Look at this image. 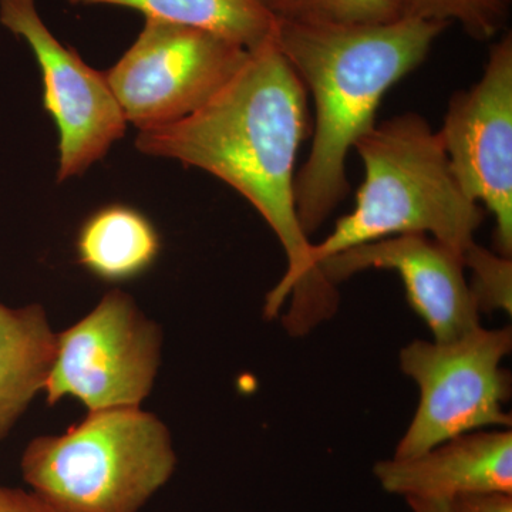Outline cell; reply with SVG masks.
Segmentation results:
<instances>
[{
	"instance_id": "10",
	"label": "cell",
	"mask_w": 512,
	"mask_h": 512,
	"mask_svg": "<svg viewBox=\"0 0 512 512\" xmlns=\"http://www.w3.org/2000/svg\"><path fill=\"white\" fill-rule=\"evenodd\" d=\"M370 268L396 271L407 299L426 322L434 342L461 338L480 325V311L468 285L463 256L424 234H404L367 242L320 262L330 284Z\"/></svg>"
},
{
	"instance_id": "1",
	"label": "cell",
	"mask_w": 512,
	"mask_h": 512,
	"mask_svg": "<svg viewBox=\"0 0 512 512\" xmlns=\"http://www.w3.org/2000/svg\"><path fill=\"white\" fill-rule=\"evenodd\" d=\"M306 134L308 94L272 37L200 110L136 138L140 153L214 175L261 214L288 259L266 295L265 316L274 318L291 299L285 325L295 333L308 332L338 306L336 286L312 272V242L296 212L293 173Z\"/></svg>"
},
{
	"instance_id": "7",
	"label": "cell",
	"mask_w": 512,
	"mask_h": 512,
	"mask_svg": "<svg viewBox=\"0 0 512 512\" xmlns=\"http://www.w3.org/2000/svg\"><path fill=\"white\" fill-rule=\"evenodd\" d=\"M248 55L244 47L204 30L146 19L130 49L104 74L127 124L143 131L200 110Z\"/></svg>"
},
{
	"instance_id": "19",
	"label": "cell",
	"mask_w": 512,
	"mask_h": 512,
	"mask_svg": "<svg viewBox=\"0 0 512 512\" xmlns=\"http://www.w3.org/2000/svg\"><path fill=\"white\" fill-rule=\"evenodd\" d=\"M453 512H512V494H478L451 501Z\"/></svg>"
},
{
	"instance_id": "6",
	"label": "cell",
	"mask_w": 512,
	"mask_h": 512,
	"mask_svg": "<svg viewBox=\"0 0 512 512\" xmlns=\"http://www.w3.org/2000/svg\"><path fill=\"white\" fill-rule=\"evenodd\" d=\"M163 356V330L128 293L113 289L79 322L56 333L46 376L47 404L66 397L89 412L140 407Z\"/></svg>"
},
{
	"instance_id": "20",
	"label": "cell",
	"mask_w": 512,
	"mask_h": 512,
	"mask_svg": "<svg viewBox=\"0 0 512 512\" xmlns=\"http://www.w3.org/2000/svg\"><path fill=\"white\" fill-rule=\"evenodd\" d=\"M413 512H453L450 500H430V498H407Z\"/></svg>"
},
{
	"instance_id": "4",
	"label": "cell",
	"mask_w": 512,
	"mask_h": 512,
	"mask_svg": "<svg viewBox=\"0 0 512 512\" xmlns=\"http://www.w3.org/2000/svg\"><path fill=\"white\" fill-rule=\"evenodd\" d=\"M177 468L170 430L141 407L97 410L30 441L23 480L62 512H140Z\"/></svg>"
},
{
	"instance_id": "16",
	"label": "cell",
	"mask_w": 512,
	"mask_h": 512,
	"mask_svg": "<svg viewBox=\"0 0 512 512\" xmlns=\"http://www.w3.org/2000/svg\"><path fill=\"white\" fill-rule=\"evenodd\" d=\"M278 19L330 25H382L400 18L396 0H269Z\"/></svg>"
},
{
	"instance_id": "3",
	"label": "cell",
	"mask_w": 512,
	"mask_h": 512,
	"mask_svg": "<svg viewBox=\"0 0 512 512\" xmlns=\"http://www.w3.org/2000/svg\"><path fill=\"white\" fill-rule=\"evenodd\" d=\"M365 181L350 214L312 244L313 274L330 256L367 242L424 234L461 256L474 244L483 210L461 190L439 131L416 113L375 124L356 141Z\"/></svg>"
},
{
	"instance_id": "8",
	"label": "cell",
	"mask_w": 512,
	"mask_h": 512,
	"mask_svg": "<svg viewBox=\"0 0 512 512\" xmlns=\"http://www.w3.org/2000/svg\"><path fill=\"white\" fill-rule=\"evenodd\" d=\"M0 23L28 43L42 72L43 106L59 133L57 180L82 175L126 133V117L106 74L53 35L36 0H0Z\"/></svg>"
},
{
	"instance_id": "14",
	"label": "cell",
	"mask_w": 512,
	"mask_h": 512,
	"mask_svg": "<svg viewBox=\"0 0 512 512\" xmlns=\"http://www.w3.org/2000/svg\"><path fill=\"white\" fill-rule=\"evenodd\" d=\"M74 6H116L161 20L200 29L245 50L258 49L274 37L276 16L265 0H67Z\"/></svg>"
},
{
	"instance_id": "13",
	"label": "cell",
	"mask_w": 512,
	"mask_h": 512,
	"mask_svg": "<svg viewBox=\"0 0 512 512\" xmlns=\"http://www.w3.org/2000/svg\"><path fill=\"white\" fill-rule=\"evenodd\" d=\"M77 258L101 281L120 284L146 274L157 261L161 239L143 212L123 204L107 205L79 229Z\"/></svg>"
},
{
	"instance_id": "17",
	"label": "cell",
	"mask_w": 512,
	"mask_h": 512,
	"mask_svg": "<svg viewBox=\"0 0 512 512\" xmlns=\"http://www.w3.org/2000/svg\"><path fill=\"white\" fill-rule=\"evenodd\" d=\"M464 268L473 272L470 289L478 311H512V261L474 242L463 255Z\"/></svg>"
},
{
	"instance_id": "15",
	"label": "cell",
	"mask_w": 512,
	"mask_h": 512,
	"mask_svg": "<svg viewBox=\"0 0 512 512\" xmlns=\"http://www.w3.org/2000/svg\"><path fill=\"white\" fill-rule=\"evenodd\" d=\"M400 18L458 23L468 36L490 40L507 26L512 0H396Z\"/></svg>"
},
{
	"instance_id": "11",
	"label": "cell",
	"mask_w": 512,
	"mask_h": 512,
	"mask_svg": "<svg viewBox=\"0 0 512 512\" xmlns=\"http://www.w3.org/2000/svg\"><path fill=\"white\" fill-rule=\"evenodd\" d=\"M373 473L384 491L406 500L512 494V434L473 431L417 457L380 461Z\"/></svg>"
},
{
	"instance_id": "21",
	"label": "cell",
	"mask_w": 512,
	"mask_h": 512,
	"mask_svg": "<svg viewBox=\"0 0 512 512\" xmlns=\"http://www.w3.org/2000/svg\"><path fill=\"white\" fill-rule=\"evenodd\" d=\"M266 3H269V0H265Z\"/></svg>"
},
{
	"instance_id": "9",
	"label": "cell",
	"mask_w": 512,
	"mask_h": 512,
	"mask_svg": "<svg viewBox=\"0 0 512 512\" xmlns=\"http://www.w3.org/2000/svg\"><path fill=\"white\" fill-rule=\"evenodd\" d=\"M439 133L461 190L493 214L495 252L511 258V32L491 46L481 79L451 97Z\"/></svg>"
},
{
	"instance_id": "5",
	"label": "cell",
	"mask_w": 512,
	"mask_h": 512,
	"mask_svg": "<svg viewBox=\"0 0 512 512\" xmlns=\"http://www.w3.org/2000/svg\"><path fill=\"white\" fill-rule=\"evenodd\" d=\"M511 349L510 328L481 326L450 342L406 346L400 366L419 384L420 403L393 457H417L485 427H510L511 377L501 362Z\"/></svg>"
},
{
	"instance_id": "12",
	"label": "cell",
	"mask_w": 512,
	"mask_h": 512,
	"mask_svg": "<svg viewBox=\"0 0 512 512\" xmlns=\"http://www.w3.org/2000/svg\"><path fill=\"white\" fill-rule=\"evenodd\" d=\"M55 345L56 333L42 306L0 303V441L43 392Z\"/></svg>"
},
{
	"instance_id": "2",
	"label": "cell",
	"mask_w": 512,
	"mask_h": 512,
	"mask_svg": "<svg viewBox=\"0 0 512 512\" xmlns=\"http://www.w3.org/2000/svg\"><path fill=\"white\" fill-rule=\"evenodd\" d=\"M447 28L410 18L382 25L278 19L275 45L315 100L311 153L295 178L296 212L306 237L348 195L349 151L375 126L384 94L426 60Z\"/></svg>"
},
{
	"instance_id": "18",
	"label": "cell",
	"mask_w": 512,
	"mask_h": 512,
	"mask_svg": "<svg viewBox=\"0 0 512 512\" xmlns=\"http://www.w3.org/2000/svg\"><path fill=\"white\" fill-rule=\"evenodd\" d=\"M0 512H62L33 491L0 484Z\"/></svg>"
}]
</instances>
